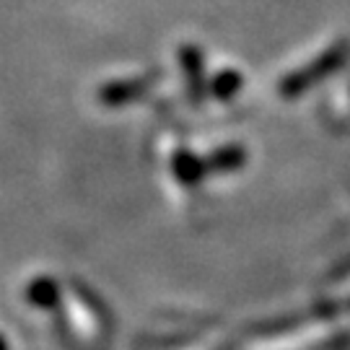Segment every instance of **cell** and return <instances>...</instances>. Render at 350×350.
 <instances>
[{
	"mask_svg": "<svg viewBox=\"0 0 350 350\" xmlns=\"http://www.w3.org/2000/svg\"><path fill=\"white\" fill-rule=\"evenodd\" d=\"M172 172L185 187H195L202 182V176L208 174V166H205V159L195 156L192 150L182 148L176 150L174 159H172Z\"/></svg>",
	"mask_w": 350,
	"mask_h": 350,
	"instance_id": "277c9868",
	"label": "cell"
},
{
	"mask_svg": "<svg viewBox=\"0 0 350 350\" xmlns=\"http://www.w3.org/2000/svg\"><path fill=\"white\" fill-rule=\"evenodd\" d=\"M156 81V75H138V78H120V81H109L99 88V101L104 107L120 109L130 101L146 96Z\"/></svg>",
	"mask_w": 350,
	"mask_h": 350,
	"instance_id": "3957f363",
	"label": "cell"
},
{
	"mask_svg": "<svg viewBox=\"0 0 350 350\" xmlns=\"http://www.w3.org/2000/svg\"><path fill=\"white\" fill-rule=\"evenodd\" d=\"M60 283L52 275H39L26 286V301L37 309H55L60 304Z\"/></svg>",
	"mask_w": 350,
	"mask_h": 350,
	"instance_id": "8992f818",
	"label": "cell"
},
{
	"mask_svg": "<svg viewBox=\"0 0 350 350\" xmlns=\"http://www.w3.org/2000/svg\"><path fill=\"white\" fill-rule=\"evenodd\" d=\"M0 350H8V340L0 335Z\"/></svg>",
	"mask_w": 350,
	"mask_h": 350,
	"instance_id": "ba28073f",
	"label": "cell"
},
{
	"mask_svg": "<svg viewBox=\"0 0 350 350\" xmlns=\"http://www.w3.org/2000/svg\"><path fill=\"white\" fill-rule=\"evenodd\" d=\"M244 163H247V150L237 146V143L221 146L205 159L208 174H231V172H239Z\"/></svg>",
	"mask_w": 350,
	"mask_h": 350,
	"instance_id": "5b68a950",
	"label": "cell"
},
{
	"mask_svg": "<svg viewBox=\"0 0 350 350\" xmlns=\"http://www.w3.org/2000/svg\"><path fill=\"white\" fill-rule=\"evenodd\" d=\"M241 86H244L241 73H237V70H221V73L213 75L211 94H213V99H218V101H231L239 91H241Z\"/></svg>",
	"mask_w": 350,
	"mask_h": 350,
	"instance_id": "52a82bcc",
	"label": "cell"
},
{
	"mask_svg": "<svg viewBox=\"0 0 350 350\" xmlns=\"http://www.w3.org/2000/svg\"><path fill=\"white\" fill-rule=\"evenodd\" d=\"M350 57V44L348 42H338V44H332L329 50H325L317 60L306 65V68H301L296 73L286 75L283 81H280V96L283 99H296L301 94H306L309 88H314L317 83H322L325 78H329L332 73H338L342 65L348 63Z\"/></svg>",
	"mask_w": 350,
	"mask_h": 350,
	"instance_id": "6da1fadb",
	"label": "cell"
},
{
	"mask_svg": "<svg viewBox=\"0 0 350 350\" xmlns=\"http://www.w3.org/2000/svg\"><path fill=\"white\" fill-rule=\"evenodd\" d=\"M179 65H182V75H185V88H187V99L200 107L205 101V94L211 91V83L205 81V60L198 44H182L179 50Z\"/></svg>",
	"mask_w": 350,
	"mask_h": 350,
	"instance_id": "7a4b0ae2",
	"label": "cell"
}]
</instances>
